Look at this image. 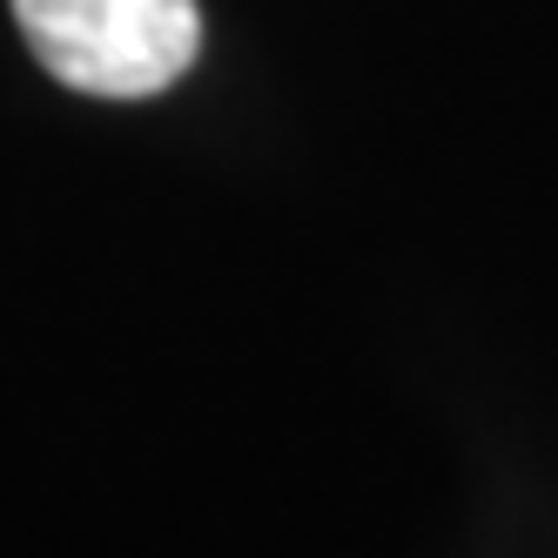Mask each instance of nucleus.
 <instances>
[{
    "instance_id": "obj_1",
    "label": "nucleus",
    "mask_w": 558,
    "mask_h": 558,
    "mask_svg": "<svg viewBox=\"0 0 558 558\" xmlns=\"http://www.w3.org/2000/svg\"><path fill=\"white\" fill-rule=\"evenodd\" d=\"M14 21L61 88L101 101L162 95L203 48L195 0H14Z\"/></svg>"
}]
</instances>
